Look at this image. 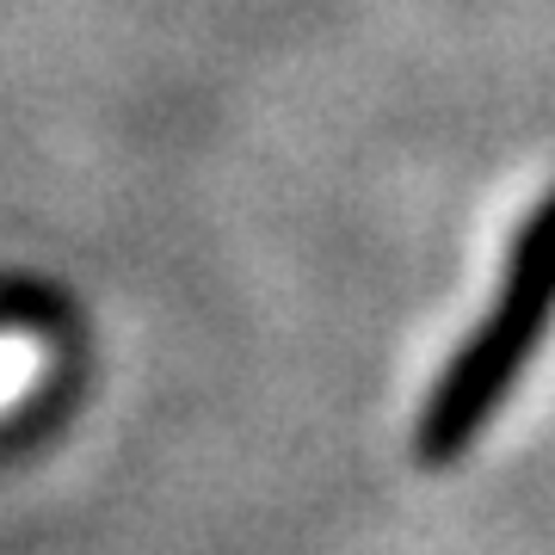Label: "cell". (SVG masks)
<instances>
[{"label": "cell", "mask_w": 555, "mask_h": 555, "mask_svg": "<svg viewBox=\"0 0 555 555\" xmlns=\"http://www.w3.org/2000/svg\"><path fill=\"white\" fill-rule=\"evenodd\" d=\"M555 315V198L550 210L531 222V235L518 241V259H513V278H506V297H500L494 321L481 327L456 371L438 383L433 408H426V433H420V451L426 456H451L463 438L476 433L488 408L506 396V383L518 377L525 352L537 346V334L550 327Z\"/></svg>", "instance_id": "obj_1"}, {"label": "cell", "mask_w": 555, "mask_h": 555, "mask_svg": "<svg viewBox=\"0 0 555 555\" xmlns=\"http://www.w3.org/2000/svg\"><path fill=\"white\" fill-rule=\"evenodd\" d=\"M43 371H50L43 339L25 334V327H7V334H0V414H13V408L43 383Z\"/></svg>", "instance_id": "obj_2"}]
</instances>
